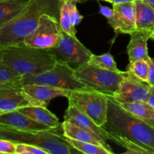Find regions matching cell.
Instances as JSON below:
<instances>
[{"mask_svg": "<svg viewBox=\"0 0 154 154\" xmlns=\"http://www.w3.org/2000/svg\"><path fill=\"white\" fill-rule=\"evenodd\" d=\"M62 129L63 132V135L67 138H72V139L78 140L84 142L92 143V144H97V145L102 146L107 150H109L111 153H114L111 146L107 143V141L102 137L96 135L94 132L89 131L87 129H84L72 122L64 120L61 125Z\"/></svg>", "mask_w": 154, "mask_h": 154, "instance_id": "5bb4252c", "label": "cell"}, {"mask_svg": "<svg viewBox=\"0 0 154 154\" xmlns=\"http://www.w3.org/2000/svg\"><path fill=\"white\" fill-rule=\"evenodd\" d=\"M126 70L139 80L147 83L149 72V64L147 60H139L129 63Z\"/></svg>", "mask_w": 154, "mask_h": 154, "instance_id": "484cf974", "label": "cell"}, {"mask_svg": "<svg viewBox=\"0 0 154 154\" xmlns=\"http://www.w3.org/2000/svg\"><path fill=\"white\" fill-rule=\"evenodd\" d=\"M120 105L135 117L154 126V109L147 102L122 103Z\"/></svg>", "mask_w": 154, "mask_h": 154, "instance_id": "ffe728a7", "label": "cell"}, {"mask_svg": "<svg viewBox=\"0 0 154 154\" xmlns=\"http://www.w3.org/2000/svg\"><path fill=\"white\" fill-rule=\"evenodd\" d=\"M112 141L118 144L119 145L125 147L126 149V151L125 152V153L126 154H151V153L147 149L144 148L139 144H136L134 141L124 138V137L114 135V138H113Z\"/></svg>", "mask_w": 154, "mask_h": 154, "instance_id": "4316f807", "label": "cell"}, {"mask_svg": "<svg viewBox=\"0 0 154 154\" xmlns=\"http://www.w3.org/2000/svg\"><path fill=\"white\" fill-rule=\"evenodd\" d=\"M108 96V120L103 126L114 135L124 137L154 154V126L135 117Z\"/></svg>", "mask_w": 154, "mask_h": 154, "instance_id": "7a4b0ae2", "label": "cell"}, {"mask_svg": "<svg viewBox=\"0 0 154 154\" xmlns=\"http://www.w3.org/2000/svg\"><path fill=\"white\" fill-rule=\"evenodd\" d=\"M147 102L154 109V88L153 87H150V94L147 98Z\"/></svg>", "mask_w": 154, "mask_h": 154, "instance_id": "d6a6232c", "label": "cell"}, {"mask_svg": "<svg viewBox=\"0 0 154 154\" xmlns=\"http://www.w3.org/2000/svg\"><path fill=\"white\" fill-rule=\"evenodd\" d=\"M2 1H4V0H0V2H2Z\"/></svg>", "mask_w": 154, "mask_h": 154, "instance_id": "74e56055", "label": "cell"}, {"mask_svg": "<svg viewBox=\"0 0 154 154\" xmlns=\"http://www.w3.org/2000/svg\"><path fill=\"white\" fill-rule=\"evenodd\" d=\"M147 62L149 64V72L147 83L150 87L154 88V60L150 57Z\"/></svg>", "mask_w": 154, "mask_h": 154, "instance_id": "4dcf8cb0", "label": "cell"}, {"mask_svg": "<svg viewBox=\"0 0 154 154\" xmlns=\"http://www.w3.org/2000/svg\"><path fill=\"white\" fill-rule=\"evenodd\" d=\"M28 0H4L0 2V27L14 18Z\"/></svg>", "mask_w": 154, "mask_h": 154, "instance_id": "44dd1931", "label": "cell"}, {"mask_svg": "<svg viewBox=\"0 0 154 154\" xmlns=\"http://www.w3.org/2000/svg\"><path fill=\"white\" fill-rule=\"evenodd\" d=\"M23 77L0 59V88L23 87Z\"/></svg>", "mask_w": 154, "mask_h": 154, "instance_id": "7402d4cb", "label": "cell"}, {"mask_svg": "<svg viewBox=\"0 0 154 154\" xmlns=\"http://www.w3.org/2000/svg\"><path fill=\"white\" fill-rule=\"evenodd\" d=\"M0 138L14 143H23L41 147L48 154H73L80 152L71 145L64 135L55 133V129L24 131L0 124Z\"/></svg>", "mask_w": 154, "mask_h": 154, "instance_id": "277c9868", "label": "cell"}, {"mask_svg": "<svg viewBox=\"0 0 154 154\" xmlns=\"http://www.w3.org/2000/svg\"><path fill=\"white\" fill-rule=\"evenodd\" d=\"M24 90L31 97L47 107L53 99L57 97H69L71 90H63L50 86L41 85V84H26L23 87Z\"/></svg>", "mask_w": 154, "mask_h": 154, "instance_id": "e0dca14e", "label": "cell"}, {"mask_svg": "<svg viewBox=\"0 0 154 154\" xmlns=\"http://www.w3.org/2000/svg\"><path fill=\"white\" fill-rule=\"evenodd\" d=\"M0 59L22 77L49 70L58 60L52 49L32 48L24 44L0 45Z\"/></svg>", "mask_w": 154, "mask_h": 154, "instance_id": "3957f363", "label": "cell"}, {"mask_svg": "<svg viewBox=\"0 0 154 154\" xmlns=\"http://www.w3.org/2000/svg\"><path fill=\"white\" fill-rule=\"evenodd\" d=\"M16 143L4 138H0V153L16 154Z\"/></svg>", "mask_w": 154, "mask_h": 154, "instance_id": "f546056e", "label": "cell"}, {"mask_svg": "<svg viewBox=\"0 0 154 154\" xmlns=\"http://www.w3.org/2000/svg\"><path fill=\"white\" fill-rule=\"evenodd\" d=\"M88 63L106 70L120 72V69L117 68V63L114 60V57L110 53H105L102 55L93 54Z\"/></svg>", "mask_w": 154, "mask_h": 154, "instance_id": "d4e9b609", "label": "cell"}, {"mask_svg": "<svg viewBox=\"0 0 154 154\" xmlns=\"http://www.w3.org/2000/svg\"><path fill=\"white\" fill-rule=\"evenodd\" d=\"M99 12H100L101 14L103 15L108 20L111 18L114 14V9L110 8L107 6H102L100 5H99Z\"/></svg>", "mask_w": 154, "mask_h": 154, "instance_id": "1f68e13d", "label": "cell"}, {"mask_svg": "<svg viewBox=\"0 0 154 154\" xmlns=\"http://www.w3.org/2000/svg\"><path fill=\"white\" fill-rule=\"evenodd\" d=\"M130 36V41L126 48L129 63L139 60L147 61L150 58L148 54L147 42L153 38V34L149 32L136 29L131 33Z\"/></svg>", "mask_w": 154, "mask_h": 154, "instance_id": "2e32d148", "label": "cell"}, {"mask_svg": "<svg viewBox=\"0 0 154 154\" xmlns=\"http://www.w3.org/2000/svg\"><path fill=\"white\" fill-rule=\"evenodd\" d=\"M66 1H67L68 7H69L71 22H72V26L76 27V26L81 23L82 20L84 19V17L80 14L77 8V3L78 2L77 0H66Z\"/></svg>", "mask_w": 154, "mask_h": 154, "instance_id": "f1b7e54d", "label": "cell"}, {"mask_svg": "<svg viewBox=\"0 0 154 154\" xmlns=\"http://www.w3.org/2000/svg\"><path fill=\"white\" fill-rule=\"evenodd\" d=\"M4 113H5V112H4V111H2V110H0V117H1V116L2 115V114H4Z\"/></svg>", "mask_w": 154, "mask_h": 154, "instance_id": "d590c367", "label": "cell"}, {"mask_svg": "<svg viewBox=\"0 0 154 154\" xmlns=\"http://www.w3.org/2000/svg\"><path fill=\"white\" fill-rule=\"evenodd\" d=\"M69 105L74 106L104 126L108 120V96L94 90H72L69 97Z\"/></svg>", "mask_w": 154, "mask_h": 154, "instance_id": "52a82bcc", "label": "cell"}, {"mask_svg": "<svg viewBox=\"0 0 154 154\" xmlns=\"http://www.w3.org/2000/svg\"><path fill=\"white\" fill-rule=\"evenodd\" d=\"M0 124L24 131L53 130L49 126L32 120L18 111L4 113L0 117Z\"/></svg>", "mask_w": 154, "mask_h": 154, "instance_id": "9a60e30c", "label": "cell"}, {"mask_svg": "<svg viewBox=\"0 0 154 154\" xmlns=\"http://www.w3.org/2000/svg\"><path fill=\"white\" fill-rule=\"evenodd\" d=\"M60 25L61 29L63 32H66L70 35L77 37L76 33L77 30L74 26H72L71 22L70 14H69V7H68L67 1L66 0H62L60 8Z\"/></svg>", "mask_w": 154, "mask_h": 154, "instance_id": "cb8c5ba5", "label": "cell"}, {"mask_svg": "<svg viewBox=\"0 0 154 154\" xmlns=\"http://www.w3.org/2000/svg\"><path fill=\"white\" fill-rule=\"evenodd\" d=\"M52 50L58 60L68 63L74 69L88 63L93 54L78 38L63 32L57 45Z\"/></svg>", "mask_w": 154, "mask_h": 154, "instance_id": "9c48e42d", "label": "cell"}, {"mask_svg": "<svg viewBox=\"0 0 154 154\" xmlns=\"http://www.w3.org/2000/svg\"><path fill=\"white\" fill-rule=\"evenodd\" d=\"M64 120L72 122L84 129L94 132L96 135L102 137L105 140H111L114 138V135L108 132L103 126H100L96 124L94 120L86 115L83 112L74 106L69 105L64 115Z\"/></svg>", "mask_w": 154, "mask_h": 154, "instance_id": "4fadbf2b", "label": "cell"}, {"mask_svg": "<svg viewBox=\"0 0 154 154\" xmlns=\"http://www.w3.org/2000/svg\"><path fill=\"white\" fill-rule=\"evenodd\" d=\"M59 18L49 14H43L37 27L24 39L23 44L42 49H52L58 43L62 34Z\"/></svg>", "mask_w": 154, "mask_h": 154, "instance_id": "ba28073f", "label": "cell"}, {"mask_svg": "<svg viewBox=\"0 0 154 154\" xmlns=\"http://www.w3.org/2000/svg\"><path fill=\"white\" fill-rule=\"evenodd\" d=\"M143 1L145 2L146 3H147L149 5L151 6V7L154 9V0H143Z\"/></svg>", "mask_w": 154, "mask_h": 154, "instance_id": "e575fe53", "label": "cell"}, {"mask_svg": "<svg viewBox=\"0 0 154 154\" xmlns=\"http://www.w3.org/2000/svg\"><path fill=\"white\" fill-rule=\"evenodd\" d=\"M29 105H42L29 96L23 87L0 88V110L4 112L17 111L23 107Z\"/></svg>", "mask_w": 154, "mask_h": 154, "instance_id": "7c38bea8", "label": "cell"}, {"mask_svg": "<svg viewBox=\"0 0 154 154\" xmlns=\"http://www.w3.org/2000/svg\"><path fill=\"white\" fill-rule=\"evenodd\" d=\"M99 1H105L111 3V4H117V3L122 2H133L135 0H99Z\"/></svg>", "mask_w": 154, "mask_h": 154, "instance_id": "836d02e7", "label": "cell"}, {"mask_svg": "<svg viewBox=\"0 0 154 154\" xmlns=\"http://www.w3.org/2000/svg\"><path fill=\"white\" fill-rule=\"evenodd\" d=\"M150 89L147 83L141 81L127 71L117 92L111 97L119 104L147 102Z\"/></svg>", "mask_w": 154, "mask_h": 154, "instance_id": "30bf717a", "label": "cell"}, {"mask_svg": "<svg viewBox=\"0 0 154 154\" xmlns=\"http://www.w3.org/2000/svg\"><path fill=\"white\" fill-rule=\"evenodd\" d=\"M16 154H48L46 150L32 144L17 143Z\"/></svg>", "mask_w": 154, "mask_h": 154, "instance_id": "83f0119b", "label": "cell"}, {"mask_svg": "<svg viewBox=\"0 0 154 154\" xmlns=\"http://www.w3.org/2000/svg\"><path fill=\"white\" fill-rule=\"evenodd\" d=\"M134 3L136 29L151 32L153 38L154 9L143 0H135Z\"/></svg>", "mask_w": 154, "mask_h": 154, "instance_id": "d6986e66", "label": "cell"}, {"mask_svg": "<svg viewBox=\"0 0 154 154\" xmlns=\"http://www.w3.org/2000/svg\"><path fill=\"white\" fill-rule=\"evenodd\" d=\"M62 0H28L14 18L0 27V45L23 44L24 39L37 27L43 14L60 17Z\"/></svg>", "mask_w": 154, "mask_h": 154, "instance_id": "6da1fadb", "label": "cell"}, {"mask_svg": "<svg viewBox=\"0 0 154 154\" xmlns=\"http://www.w3.org/2000/svg\"><path fill=\"white\" fill-rule=\"evenodd\" d=\"M112 8L114 14L107 20L116 33L130 35L136 30L134 1L113 4Z\"/></svg>", "mask_w": 154, "mask_h": 154, "instance_id": "8fae6325", "label": "cell"}, {"mask_svg": "<svg viewBox=\"0 0 154 154\" xmlns=\"http://www.w3.org/2000/svg\"><path fill=\"white\" fill-rule=\"evenodd\" d=\"M77 1H78V2H81V1H82V0H77Z\"/></svg>", "mask_w": 154, "mask_h": 154, "instance_id": "8d00e7d4", "label": "cell"}, {"mask_svg": "<svg viewBox=\"0 0 154 154\" xmlns=\"http://www.w3.org/2000/svg\"><path fill=\"white\" fill-rule=\"evenodd\" d=\"M23 84H41L67 90H93L80 82L75 77V69L58 60L51 69L41 73L23 77Z\"/></svg>", "mask_w": 154, "mask_h": 154, "instance_id": "8992f818", "label": "cell"}, {"mask_svg": "<svg viewBox=\"0 0 154 154\" xmlns=\"http://www.w3.org/2000/svg\"><path fill=\"white\" fill-rule=\"evenodd\" d=\"M126 74V70L114 72L88 63L75 69V77L78 81L89 89L109 96L117 93Z\"/></svg>", "mask_w": 154, "mask_h": 154, "instance_id": "5b68a950", "label": "cell"}, {"mask_svg": "<svg viewBox=\"0 0 154 154\" xmlns=\"http://www.w3.org/2000/svg\"><path fill=\"white\" fill-rule=\"evenodd\" d=\"M17 111L28 116L32 120L49 126L53 129H57L60 127V123L57 116L42 105H29L23 107Z\"/></svg>", "mask_w": 154, "mask_h": 154, "instance_id": "ac0fdd59", "label": "cell"}, {"mask_svg": "<svg viewBox=\"0 0 154 154\" xmlns=\"http://www.w3.org/2000/svg\"><path fill=\"white\" fill-rule=\"evenodd\" d=\"M66 138L68 142L73 146L76 150H78L80 153L86 154H112L109 150L102 146L92 144V143L80 141L67 137H66Z\"/></svg>", "mask_w": 154, "mask_h": 154, "instance_id": "603a6c76", "label": "cell"}, {"mask_svg": "<svg viewBox=\"0 0 154 154\" xmlns=\"http://www.w3.org/2000/svg\"><path fill=\"white\" fill-rule=\"evenodd\" d=\"M152 39H153V40H154V36H153V38H152Z\"/></svg>", "mask_w": 154, "mask_h": 154, "instance_id": "f35d334b", "label": "cell"}]
</instances>
